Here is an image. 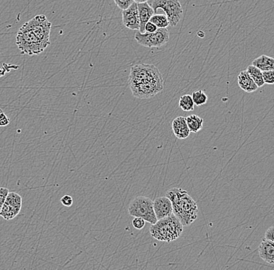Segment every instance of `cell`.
Instances as JSON below:
<instances>
[{"mask_svg":"<svg viewBox=\"0 0 274 270\" xmlns=\"http://www.w3.org/2000/svg\"><path fill=\"white\" fill-rule=\"evenodd\" d=\"M61 203L64 205V206L71 207L72 206L73 203H74V200H73L72 197L71 195H64L61 200Z\"/></svg>","mask_w":274,"mask_h":270,"instance_id":"26","label":"cell"},{"mask_svg":"<svg viewBox=\"0 0 274 270\" xmlns=\"http://www.w3.org/2000/svg\"><path fill=\"white\" fill-rule=\"evenodd\" d=\"M169 32L167 28H158L154 33H135V39L140 45L148 48H161L169 41Z\"/></svg>","mask_w":274,"mask_h":270,"instance_id":"7","label":"cell"},{"mask_svg":"<svg viewBox=\"0 0 274 270\" xmlns=\"http://www.w3.org/2000/svg\"><path fill=\"white\" fill-rule=\"evenodd\" d=\"M148 0H134V2L136 4H143V3H148Z\"/></svg>","mask_w":274,"mask_h":270,"instance_id":"30","label":"cell"},{"mask_svg":"<svg viewBox=\"0 0 274 270\" xmlns=\"http://www.w3.org/2000/svg\"><path fill=\"white\" fill-rule=\"evenodd\" d=\"M264 83L269 85L274 84V71H264L262 72Z\"/></svg>","mask_w":274,"mask_h":270,"instance_id":"22","label":"cell"},{"mask_svg":"<svg viewBox=\"0 0 274 270\" xmlns=\"http://www.w3.org/2000/svg\"><path fill=\"white\" fill-rule=\"evenodd\" d=\"M122 23L130 30H140V19L136 3H133L126 10L122 11Z\"/></svg>","mask_w":274,"mask_h":270,"instance_id":"10","label":"cell"},{"mask_svg":"<svg viewBox=\"0 0 274 270\" xmlns=\"http://www.w3.org/2000/svg\"><path fill=\"white\" fill-rule=\"evenodd\" d=\"M133 96L139 98H150L155 96L164 88V81H153L129 87Z\"/></svg>","mask_w":274,"mask_h":270,"instance_id":"9","label":"cell"},{"mask_svg":"<svg viewBox=\"0 0 274 270\" xmlns=\"http://www.w3.org/2000/svg\"><path fill=\"white\" fill-rule=\"evenodd\" d=\"M21 207L22 198L21 195L16 192H9L0 212V217L6 221H11L20 213Z\"/></svg>","mask_w":274,"mask_h":270,"instance_id":"8","label":"cell"},{"mask_svg":"<svg viewBox=\"0 0 274 270\" xmlns=\"http://www.w3.org/2000/svg\"><path fill=\"white\" fill-rule=\"evenodd\" d=\"M252 65L255 66L262 72L274 71V58L268 56L262 55L252 61Z\"/></svg>","mask_w":274,"mask_h":270,"instance_id":"16","label":"cell"},{"mask_svg":"<svg viewBox=\"0 0 274 270\" xmlns=\"http://www.w3.org/2000/svg\"><path fill=\"white\" fill-rule=\"evenodd\" d=\"M192 99H193L194 104L197 106H202L208 102V97L206 95L203 91H194L192 95Z\"/></svg>","mask_w":274,"mask_h":270,"instance_id":"21","label":"cell"},{"mask_svg":"<svg viewBox=\"0 0 274 270\" xmlns=\"http://www.w3.org/2000/svg\"><path fill=\"white\" fill-rule=\"evenodd\" d=\"M158 29V27L153 23L150 22V21L145 25V32L154 33Z\"/></svg>","mask_w":274,"mask_h":270,"instance_id":"28","label":"cell"},{"mask_svg":"<svg viewBox=\"0 0 274 270\" xmlns=\"http://www.w3.org/2000/svg\"><path fill=\"white\" fill-rule=\"evenodd\" d=\"M150 22L155 24L158 28H167L169 26L168 18L165 14H154Z\"/></svg>","mask_w":274,"mask_h":270,"instance_id":"20","label":"cell"},{"mask_svg":"<svg viewBox=\"0 0 274 270\" xmlns=\"http://www.w3.org/2000/svg\"><path fill=\"white\" fill-rule=\"evenodd\" d=\"M154 12L161 9L165 13L169 25L176 26L182 18L183 10L178 0H154L152 3Z\"/></svg>","mask_w":274,"mask_h":270,"instance_id":"6","label":"cell"},{"mask_svg":"<svg viewBox=\"0 0 274 270\" xmlns=\"http://www.w3.org/2000/svg\"><path fill=\"white\" fill-rule=\"evenodd\" d=\"M10 124V119L4 113L0 114V127H6Z\"/></svg>","mask_w":274,"mask_h":270,"instance_id":"29","label":"cell"},{"mask_svg":"<svg viewBox=\"0 0 274 270\" xmlns=\"http://www.w3.org/2000/svg\"><path fill=\"white\" fill-rule=\"evenodd\" d=\"M153 81H164L158 67L153 64H138L131 67L128 77L129 87Z\"/></svg>","mask_w":274,"mask_h":270,"instance_id":"4","label":"cell"},{"mask_svg":"<svg viewBox=\"0 0 274 270\" xmlns=\"http://www.w3.org/2000/svg\"><path fill=\"white\" fill-rule=\"evenodd\" d=\"M186 123L190 132L198 133L202 129L203 119L197 115H191L186 117Z\"/></svg>","mask_w":274,"mask_h":270,"instance_id":"17","label":"cell"},{"mask_svg":"<svg viewBox=\"0 0 274 270\" xmlns=\"http://www.w3.org/2000/svg\"><path fill=\"white\" fill-rule=\"evenodd\" d=\"M138 7V14L140 19V32L145 33V25L149 22L151 18L154 15V11L152 7L148 3L137 4Z\"/></svg>","mask_w":274,"mask_h":270,"instance_id":"12","label":"cell"},{"mask_svg":"<svg viewBox=\"0 0 274 270\" xmlns=\"http://www.w3.org/2000/svg\"><path fill=\"white\" fill-rule=\"evenodd\" d=\"M154 210L158 221L173 214L172 204L169 198L166 196L160 197L154 200Z\"/></svg>","mask_w":274,"mask_h":270,"instance_id":"11","label":"cell"},{"mask_svg":"<svg viewBox=\"0 0 274 270\" xmlns=\"http://www.w3.org/2000/svg\"><path fill=\"white\" fill-rule=\"evenodd\" d=\"M114 2L115 3L117 7L122 11L126 10L128 7H130L133 3H135L134 0H114Z\"/></svg>","mask_w":274,"mask_h":270,"instance_id":"23","label":"cell"},{"mask_svg":"<svg viewBox=\"0 0 274 270\" xmlns=\"http://www.w3.org/2000/svg\"><path fill=\"white\" fill-rule=\"evenodd\" d=\"M259 255L262 260L269 264H274V242L269 240L262 239L259 244Z\"/></svg>","mask_w":274,"mask_h":270,"instance_id":"14","label":"cell"},{"mask_svg":"<svg viewBox=\"0 0 274 270\" xmlns=\"http://www.w3.org/2000/svg\"><path fill=\"white\" fill-rule=\"evenodd\" d=\"M264 238L274 242V226L269 227L267 231H265Z\"/></svg>","mask_w":274,"mask_h":270,"instance_id":"27","label":"cell"},{"mask_svg":"<svg viewBox=\"0 0 274 270\" xmlns=\"http://www.w3.org/2000/svg\"><path fill=\"white\" fill-rule=\"evenodd\" d=\"M246 71L248 74L250 75L252 79L253 80L254 82L256 84L258 88L263 86L265 83H264L263 78H262V72L260 70L258 69L255 66L249 65Z\"/></svg>","mask_w":274,"mask_h":270,"instance_id":"18","label":"cell"},{"mask_svg":"<svg viewBox=\"0 0 274 270\" xmlns=\"http://www.w3.org/2000/svg\"><path fill=\"white\" fill-rule=\"evenodd\" d=\"M238 86L247 93H252L258 89V86L254 82L247 71H241L238 76Z\"/></svg>","mask_w":274,"mask_h":270,"instance_id":"15","label":"cell"},{"mask_svg":"<svg viewBox=\"0 0 274 270\" xmlns=\"http://www.w3.org/2000/svg\"><path fill=\"white\" fill-rule=\"evenodd\" d=\"M183 232V225L174 214L161 219L150 227V234L154 239L170 243L180 238Z\"/></svg>","mask_w":274,"mask_h":270,"instance_id":"2","label":"cell"},{"mask_svg":"<svg viewBox=\"0 0 274 270\" xmlns=\"http://www.w3.org/2000/svg\"><path fill=\"white\" fill-rule=\"evenodd\" d=\"M128 212L132 217L144 219L146 222L151 225L158 222V219L154 213V201L147 197L137 196L134 198L128 206Z\"/></svg>","mask_w":274,"mask_h":270,"instance_id":"5","label":"cell"},{"mask_svg":"<svg viewBox=\"0 0 274 270\" xmlns=\"http://www.w3.org/2000/svg\"><path fill=\"white\" fill-rule=\"evenodd\" d=\"M16 43L21 50V54L28 56L38 55L49 45L24 24L17 32Z\"/></svg>","mask_w":274,"mask_h":270,"instance_id":"3","label":"cell"},{"mask_svg":"<svg viewBox=\"0 0 274 270\" xmlns=\"http://www.w3.org/2000/svg\"><path fill=\"white\" fill-rule=\"evenodd\" d=\"M132 224L135 229L142 230L145 227L146 221L141 217H134Z\"/></svg>","mask_w":274,"mask_h":270,"instance_id":"24","label":"cell"},{"mask_svg":"<svg viewBox=\"0 0 274 270\" xmlns=\"http://www.w3.org/2000/svg\"><path fill=\"white\" fill-rule=\"evenodd\" d=\"M165 196L171 201L173 214L183 227H188L196 221L199 212L198 205L186 191L178 188H171L167 191Z\"/></svg>","mask_w":274,"mask_h":270,"instance_id":"1","label":"cell"},{"mask_svg":"<svg viewBox=\"0 0 274 270\" xmlns=\"http://www.w3.org/2000/svg\"><path fill=\"white\" fill-rule=\"evenodd\" d=\"M171 128L175 137L178 139H186L190 134V131L187 125L186 117H176L172 122Z\"/></svg>","mask_w":274,"mask_h":270,"instance_id":"13","label":"cell"},{"mask_svg":"<svg viewBox=\"0 0 274 270\" xmlns=\"http://www.w3.org/2000/svg\"><path fill=\"white\" fill-rule=\"evenodd\" d=\"M2 113H4V111H3L1 109H0V114H2Z\"/></svg>","mask_w":274,"mask_h":270,"instance_id":"31","label":"cell"},{"mask_svg":"<svg viewBox=\"0 0 274 270\" xmlns=\"http://www.w3.org/2000/svg\"><path fill=\"white\" fill-rule=\"evenodd\" d=\"M9 189L7 188H0V212L2 210L3 206H4V202H5L6 198H7V195H8Z\"/></svg>","mask_w":274,"mask_h":270,"instance_id":"25","label":"cell"},{"mask_svg":"<svg viewBox=\"0 0 274 270\" xmlns=\"http://www.w3.org/2000/svg\"><path fill=\"white\" fill-rule=\"evenodd\" d=\"M180 109L185 112H190L194 111L195 108V104H194L193 99H192V95H182L179 99Z\"/></svg>","mask_w":274,"mask_h":270,"instance_id":"19","label":"cell"}]
</instances>
